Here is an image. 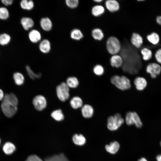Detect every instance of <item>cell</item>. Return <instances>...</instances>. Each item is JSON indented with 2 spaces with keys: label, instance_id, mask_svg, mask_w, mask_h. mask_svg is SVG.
<instances>
[{
  "label": "cell",
  "instance_id": "4",
  "mask_svg": "<svg viewBox=\"0 0 161 161\" xmlns=\"http://www.w3.org/2000/svg\"><path fill=\"white\" fill-rule=\"evenodd\" d=\"M106 47L108 52L113 55H116L121 49V45L119 41L114 36L109 37L106 42Z\"/></svg>",
  "mask_w": 161,
  "mask_h": 161
},
{
  "label": "cell",
  "instance_id": "40",
  "mask_svg": "<svg viewBox=\"0 0 161 161\" xmlns=\"http://www.w3.org/2000/svg\"><path fill=\"white\" fill-rule=\"evenodd\" d=\"M156 21L159 25H161V16H159L156 18Z\"/></svg>",
  "mask_w": 161,
  "mask_h": 161
},
{
  "label": "cell",
  "instance_id": "43",
  "mask_svg": "<svg viewBox=\"0 0 161 161\" xmlns=\"http://www.w3.org/2000/svg\"><path fill=\"white\" fill-rule=\"evenodd\" d=\"M138 161H147V160L145 158L143 157L139 159Z\"/></svg>",
  "mask_w": 161,
  "mask_h": 161
},
{
  "label": "cell",
  "instance_id": "28",
  "mask_svg": "<svg viewBox=\"0 0 161 161\" xmlns=\"http://www.w3.org/2000/svg\"><path fill=\"white\" fill-rule=\"evenodd\" d=\"M34 6L33 2L30 0H23L20 2V6L24 10H31L33 8Z\"/></svg>",
  "mask_w": 161,
  "mask_h": 161
},
{
  "label": "cell",
  "instance_id": "32",
  "mask_svg": "<svg viewBox=\"0 0 161 161\" xmlns=\"http://www.w3.org/2000/svg\"><path fill=\"white\" fill-rule=\"evenodd\" d=\"M10 36L6 33H3L0 35V44L5 45L8 44L10 41Z\"/></svg>",
  "mask_w": 161,
  "mask_h": 161
},
{
  "label": "cell",
  "instance_id": "38",
  "mask_svg": "<svg viewBox=\"0 0 161 161\" xmlns=\"http://www.w3.org/2000/svg\"><path fill=\"white\" fill-rule=\"evenodd\" d=\"M157 61L161 64V48L159 49L156 52L155 55Z\"/></svg>",
  "mask_w": 161,
  "mask_h": 161
},
{
  "label": "cell",
  "instance_id": "8",
  "mask_svg": "<svg viewBox=\"0 0 161 161\" xmlns=\"http://www.w3.org/2000/svg\"><path fill=\"white\" fill-rule=\"evenodd\" d=\"M32 103L35 109L39 111L43 110L47 106L46 100L42 95L35 96L33 99Z\"/></svg>",
  "mask_w": 161,
  "mask_h": 161
},
{
  "label": "cell",
  "instance_id": "19",
  "mask_svg": "<svg viewBox=\"0 0 161 161\" xmlns=\"http://www.w3.org/2000/svg\"><path fill=\"white\" fill-rule=\"evenodd\" d=\"M3 150L7 155H10L13 154L16 150L15 145L10 142L5 143L3 147Z\"/></svg>",
  "mask_w": 161,
  "mask_h": 161
},
{
  "label": "cell",
  "instance_id": "13",
  "mask_svg": "<svg viewBox=\"0 0 161 161\" xmlns=\"http://www.w3.org/2000/svg\"><path fill=\"white\" fill-rule=\"evenodd\" d=\"M110 62L112 66L118 68L122 65L123 60L120 55L117 54L113 55L110 58Z\"/></svg>",
  "mask_w": 161,
  "mask_h": 161
},
{
  "label": "cell",
  "instance_id": "26",
  "mask_svg": "<svg viewBox=\"0 0 161 161\" xmlns=\"http://www.w3.org/2000/svg\"><path fill=\"white\" fill-rule=\"evenodd\" d=\"M51 116L55 120L61 121L64 118V116L61 109H57L53 111L51 114Z\"/></svg>",
  "mask_w": 161,
  "mask_h": 161
},
{
  "label": "cell",
  "instance_id": "12",
  "mask_svg": "<svg viewBox=\"0 0 161 161\" xmlns=\"http://www.w3.org/2000/svg\"><path fill=\"white\" fill-rule=\"evenodd\" d=\"M94 109L92 107L88 104H85L82 108L81 112L83 116L86 118L92 117L94 114Z\"/></svg>",
  "mask_w": 161,
  "mask_h": 161
},
{
  "label": "cell",
  "instance_id": "44",
  "mask_svg": "<svg viewBox=\"0 0 161 161\" xmlns=\"http://www.w3.org/2000/svg\"><path fill=\"white\" fill-rule=\"evenodd\" d=\"M103 1L102 0H94V1L97 3H100L102 2Z\"/></svg>",
  "mask_w": 161,
  "mask_h": 161
},
{
  "label": "cell",
  "instance_id": "35",
  "mask_svg": "<svg viewBox=\"0 0 161 161\" xmlns=\"http://www.w3.org/2000/svg\"><path fill=\"white\" fill-rule=\"evenodd\" d=\"M9 16V12L7 9L4 7L0 8V19L5 20Z\"/></svg>",
  "mask_w": 161,
  "mask_h": 161
},
{
  "label": "cell",
  "instance_id": "45",
  "mask_svg": "<svg viewBox=\"0 0 161 161\" xmlns=\"http://www.w3.org/2000/svg\"><path fill=\"white\" fill-rule=\"evenodd\" d=\"M1 139H0V144H1Z\"/></svg>",
  "mask_w": 161,
  "mask_h": 161
},
{
  "label": "cell",
  "instance_id": "17",
  "mask_svg": "<svg viewBox=\"0 0 161 161\" xmlns=\"http://www.w3.org/2000/svg\"><path fill=\"white\" fill-rule=\"evenodd\" d=\"M21 22L23 28L26 30L32 27L34 25L33 20L29 17L22 18L21 19Z\"/></svg>",
  "mask_w": 161,
  "mask_h": 161
},
{
  "label": "cell",
  "instance_id": "20",
  "mask_svg": "<svg viewBox=\"0 0 161 161\" xmlns=\"http://www.w3.org/2000/svg\"><path fill=\"white\" fill-rule=\"evenodd\" d=\"M82 99L79 97L75 96L73 97L70 101V104L74 109H77L81 107L83 105Z\"/></svg>",
  "mask_w": 161,
  "mask_h": 161
},
{
  "label": "cell",
  "instance_id": "31",
  "mask_svg": "<svg viewBox=\"0 0 161 161\" xmlns=\"http://www.w3.org/2000/svg\"><path fill=\"white\" fill-rule=\"evenodd\" d=\"M141 53L143 56V58L145 61H148L152 57V52L149 49L144 48L141 50Z\"/></svg>",
  "mask_w": 161,
  "mask_h": 161
},
{
  "label": "cell",
  "instance_id": "3",
  "mask_svg": "<svg viewBox=\"0 0 161 161\" xmlns=\"http://www.w3.org/2000/svg\"><path fill=\"white\" fill-rule=\"evenodd\" d=\"M124 120L121 115L118 113L113 116H110L108 119L107 128L112 131L117 129L123 123Z\"/></svg>",
  "mask_w": 161,
  "mask_h": 161
},
{
  "label": "cell",
  "instance_id": "36",
  "mask_svg": "<svg viewBox=\"0 0 161 161\" xmlns=\"http://www.w3.org/2000/svg\"><path fill=\"white\" fill-rule=\"evenodd\" d=\"M65 3L67 6L69 8H74L78 6L79 1L78 0H66Z\"/></svg>",
  "mask_w": 161,
  "mask_h": 161
},
{
  "label": "cell",
  "instance_id": "18",
  "mask_svg": "<svg viewBox=\"0 0 161 161\" xmlns=\"http://www.w3.org/2000/svg\"><path fill=\"white\" fill-rule=\"evenodd\" d=\"M51 48L50 42L46 39L42 40L39 45L40 50L41 52L44 53L49 52Z\"/></svg>",
  "mask_w": 161,
  "mask_h": 161
},
{
  "label": "cell",
  "instance_id": "37",
  "mask_svg": "<svg viewBox=\"0 0 161 161\" xmlns=\"http://www.w3.org/2000/svg\"><path fill=\"white\" fill-rule=\"evenodd\" d=\"M25 161H43V160L38 156L33 154L28 157Z\"/></svg>",
  "mask_w": 161,
  "mask_h": 161
},
{
  "label": "cell",
  "instance_id": "30",
  "mask_svg": "<svg viewBox=\"0 0 161 161\" xmlns=\"http://www.w3.org/2000/svg\"><path fill=\"white\" fill-rule=\"evenodd\" d=\"M13 78L16 84L18 85L22 84L24 81V77L23 75L19 72L15 73L13 75Z\"/></svg>",
  "mask_w": 161,
  "mask_h": 161
},
{
  "label": "cell",
  "instance_id": "9",
  "mask_svg": "<svg viewBox=\"0 0 161 161\" xmlns=\"http://www.w3.org/2000/svg\"><path fill=\"white\" fill-rule=\"evenodd\" d=\"M134 82L136 89L139 91L143 90L147 85L146 79L143 77H138L136 78Z\"/></svg>",
  "mask_w": 161,
  "mask_h": 161
},
{
  "label": "cell",
  "instance_id": "34",
  "mask_svg": "<svg viewBox=\"0 0 161 161\" xmlns=\"http://www.w3.org/2000/svg\"><path fill=\"white\" fill-rule=\"evenodd\" d=\"M93 71L96 75L100 76L102 75L104 72V69L101 65L97 64L95 65L94 67Z\"/></svg>",
  "mask_w": 161,
  "mask_h": 161
},
{
  "label": "cell",
  "instance_id": "15",
  "mask_svg": "<svg viewBox=\"0 0 161 161\" xmlns=\"http://www.w3.org/2000/svg\"><path fill=\"white\" fill-rule=\"evenodd\" d=\"M120 144L117 141H115L110 143L109 145L105 146V149L108 152L112 154L116 153L120 148Z\"/></svg>",
  "mask_w": 161,
  "mask_h": 161
},
{
  "label": "cell",
  "instance_id": "11",
  "mask_svg": "<svg viewBox=\"0 0 161 161\" xmlns=\"http://www.w3.org/2000/svg\"><path fill=\"white\" fill-rule=\"evenodd\" d=\"M131 42L132 44L137 48L140 47L143 43V38L139 34L133 33L131 38Z\"/></svg>",
  "mask_w": 161,
  "mask_h": 161
},
{
  "label": "cell",
  "instance_id": "2",
  "mask_svg": "<svg viewBox=\"0 0 161 161\" xmlns=\"http://www.w3.org/2000/svg\"><path fill=\"white\" fill-rule=\"evenodd\" d=\"M110 81L112 84L121 90L128 89L131 86L130 80L124 76L114 75L112 77Z\"/></svg>",
  "mask_w": 161,
  "mask_h": 161
},
{
  "label": "cell",
  "instance_id": "10",
  "mask_svg": "<svg viewBox=\"0 0 161 161\" xmlns=\"http://www.w3.org/2000/svg\"><path fill=\"white\" fill-rule=\"evenodd\" d=\"M105 5L107 9L112 12L117 11L120 8L118 2L115 0H108L105 2Z\"/></svg>",
  "mask_w": 161,
  "mask_h": 161
},
{
  "label": "cell",
  "instance_id": "33",
  "mask_svg": "<svg viewBox=\"0 0 161 161\" xmlns=\"http://www.w3.org/2000/svg\"><path fill=\"white\" fill-rule=\"evenodd\" d=\"M26 69L27 73L30 77L32 79L39 78L41 76V74L39 73L37 74L35 73L30 69V66H26Z\"/></svg>",
  "mask_w": 161,
  "mask_h": 161
},
{
  "label": "cell",
  "instance_id": "42",
  "mask_svg": "<svg viewBox=\"0 0 161 161\" xmlns=\"http://www.w3.org/2000/svg\"><path fill=\"white\" fill-rule=\"evenodd\" d=\"M156 160L157 161H161V154L157 156Z\"/></svg>",
  "mask_w": 161,
  "mask_h": 161
},
{
  "label": "cell",
  "instance_id": "29",
  "mask_svg": "<svg viewBox=\"0 0 161 161\" xmlns=\"http://www.w3.org/2000/svg\"><path fill=\"white\" fill-rule=\"evenodd\" d=\"M70 36L72 39L74 40H79L83 37V35L80 30L76 29L72 31Z\"/></svg>",
  "mask_w": 161,
  "mask_h": 161
},
{
  "label": "cell",
  "instance_id": "16",
  "mask_svg": "<svg viewBox=\"0 0 161 161\" xmlns=\"http://www.w3.org/2000/svg\"><path fill=\"white\" fill-rule=\"evenodd\" d=\"M29 38L31 42L36 43L39 41L41 38V35L40 32L36 30H31L29 34Z\"/></svg>",
  "mask_w": 161,
  "mask_h": 161
},
{
  "label": "cell",
  "instance_id": "46",
  "mask_svg": "<svg viewBox=\"0 0 161 161\" xmlns=\"http://www.w3.org/2000/svg\"><path fill=\"white\" fill-rule=\"evenodd\" d=\"M160 145H161V142H160Z\"/></svg>",
  "mask_w": 161,
  "mask_h": 161
},
{
  "label": "cell",
  "instance_id": "23",
  "mask_svg": "<svg viewBox=\"0 0 161 161\" xmlns=\"http://www.w3.org/2000/svg\"><path fill=\"white\" fill-rule=\"evenodd\" d=\"M105 11L104 7L102 5H96L94 6L92 9V14L95 16H99Z\"/></svg>",
  "mask_w": 161,
  "mask_h": 161
},
{
  "label": "cell",
  "instance_id": "24",
  "mask_svg": "<svg viewBox=\"0 0 161 161\" xmlns=\"http://www.w3.org/2000/svg\"><path fill=\"white\" fill-rule=\"evenodd\" d=\"M92 35L95 39L98 40H101L104 37L103 31L101 29L98 28L94 29L92 31Z\"/></svg>",
  "mask_w": 161,
  "mask_h": 161
},
{
  "label": "cell",
  "instance_id": "1",
  "mask_svg": "<svg viewBox=\"0 0 161 161\" xmlns=\"http://www.w3.org/2000/svg\"><path fill=\"white\" fill-rule=\"evenodd\" d=\"M18 100L14 94H6L1 104V108L4 114L7 117H12L16 113Z\"/></svg>",
  "mask_w": 161,
  "mask_h": 161
},
{
  "label": "cell",
  "instance_id": "7",
  "mask_svg": "<svg viewBox=\"0 0 161 161\" xmlns=\"http://www.w3.org/2000/svg\"><path fill=\"white\" fill-rule=\"evenodd\" d=\"M146 72L149 74L151 78H156L161 72V66L159 64L153 63L147 65L146 69Z\"/></svg>",
  "mask_w": 161,
  "mask_h": 161
},
{
  "label": "cell",
  "instance_id": "25",
  "mask_svg": "<svg viewBox=\"0 0 161 161\" xmlns=\"http://www.w3.org/2000/svg\"><path fill=\"white\" fill-rule=\"evenodd\" d=\"M148 41L152 44L155 45L157 44L160 41V37L158 34L153 32L147 36Z\"/></svg>",
  "mask_w": 161,
  "mask_h": 161
},
{
  "label": "cell",
  "instance_id": "14",
  "mask_svg": "<svg viewBox=\"0 0 161 161\" xmlns=\"http://www.w3.org/2000/svg\"><path fill=\"white\" fill-rule=\"evenodd\" d=\"M40 24L42 28L45 31H50L52 27V21L48 17L42 18L40 21Z\"/></svg>",
  "mask_w": 161,
  "mask_h": 161
},
{
  "label": "cell",
  "instance_id": "41",
  "mask_svg": "<svg viewBox=\"0 0 161 161\" xmlns=\"http://www.w3.org/2000/svg\"><path fill=\"white\" fill-rule=\"evenodd\" d=\"M4 96L3 91L0 89V101L2 100Z\"/></svg>",
  "mask_w": 161,
  "mask_h": 161
},
{
  "label": "cell",
  "instance_id": "27",
  "mask_svg": "<svg viewBox=\"0 0 161 161\" xmlns=\"http://www.w3.org/2000/svg\"><path fill=\"white\" fill-rule=\"evenodd\" d=\"M66 83L69 87L75 88L78 86L79 81L76 78L71 77L67 78Z\"/></svg>",
  "mask_w": 161,
  "mask_h": 161
},
{
  "label": "cell",
  "instance_id": "5",
  "mask_svg": "<svg viewBox=\"0 0 161 161\" xmlns=\"http://www.w3.org/2000/svg\"><path fill=\"white\" fill-rule=\"evenodd\" d=\"M125 120L129 126L134 124L137 128H141L143 123L138 114L134 112H128L126 115Z\"/></svg>",
  "mask_w": 161,
  "mask_h": 161
},
{
  "label": "cell",
  "instance_id": "22",
  "mask_svg": "<svg viewBox=\"0 0 161 161\" xmlns=\"http://www.w3.org/2000/svg\"><path fill=\"white\" fill-rule=\"evenodd\" d=\"M72 140L75 144L78 145H83L86 142L85 137L81 134H75L73 137Z\"/></svg>",
  "mask_w": 161,
  "mask_h": 161
},
{
  "label": "cell",
  "instance_id": "21",
  "mask_svg": "<svg viewBox=\"0 0 161 161\" xmlns=\"http://www.w3.org/2000/svg\"><path fill=\"white\" fill-rule=\"evenodd\" d=\"M45 161H69L63 154H55L45 159Z\"/></svg>",
  "mask_w": 161,
  "mask_h": 161
},
{
  "label": "cell",
  "instance_id": "39",
  "mask_svg": "<svg viewBox=\"0 0 161 161\" xmlns=\"http://www.w3.org/2000/svg\"><path fill=\"white\" fill-rule=\"evenodd\" d=\"M1 1L3 4L6 6L10 5L13 2L12 0H2Z\"/></svg>",
  "mask_w": 161,
  "mask_h": 161
},
{
  "label": "cell",
  "instance_id": "6",
  "mask_svg": "<svg viewBox=\"0 0 161 161\" xmlns=\"http://www.w3.org/2000/svg\"><path fill=\"white\" fill-rule=\"evenodd\" d=\"M69 88L66 83L62 82L56 88V92L59 99L62 101H65L69 97Z\"/></svg>",
  "mask_w": 161,
  "mask_h": 161
}]
</instances>
